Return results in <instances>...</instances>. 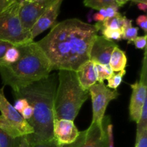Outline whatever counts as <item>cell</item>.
I'll use <instances>...</instances> for the list:
<instances>
[{
	"label": "cell",
	"mask_w": 147,
	"mask_h": 147,
	"mask_svg": "<svg viewBox=\"0 0 147 147\" xmlns=\"http://www.w3.org/2000/svg\"><path fill=\"white\" fill-rule=\"evenodd\" d=\"M18 138L11 137L0 129V147H15Z\"/></svg>",
	"instance_id": "603a6c76"
},
{
	"label": "cell",
	"mask_w": 147,
	"mask_h": 147,
	"mask_svg": "<svg viewBox=\"0 0 147 147\" xmlns=\"http://www.w3.org/2000/svg\"><path fill=\"white\" fill-rule=\"evenodd\" d=\"M83 4L86 7L98 11L110 6H118L115 0H83Z\"/></svg>",
	"instance_id": "d6986e66"
},
{
	"label": "cell",
	"mask_w": 147,
	"mask_h": 147,
	"mask_svg": "<svg viewBox=\"0 0 147 147\" xmlns=\"http://www.w3.org/2000/svg\"><path fill=\"white\" fill-rule=\"evenodd\" d=\"M20 57L16 63L0 65V76L4 86L13 93L47 77L52 72L50 61L37 42L18 46Z\"/></svg>",
	"instance_id": "3957f363"
},
{
	"label": "cell",
	"mask_w": 147,
	"mask_h": 147,
	"mask_svg": "<svg viewBox=\"0 0 147 147\" xmlns=\"http://www.w3.org/2000/svg\"><path fill=\"white\" fill-rule=\"evenodd\" d=\"M128 1H129V0H115L116 3L117 4V5L119 6V7H122V6H123L124 4H126Z\"/></svg>",
	"instance_id": "74e56055"
},
{
	"label": "cell",
	"mask_w": 147,
	"mask_h": 147,
	"mask_svg": "<svg viewBox=\"0 0 147 147\" xmlns=\"http://www.w3.org/2000/svg\"><path fill=\"white\" fill-rule=\"evenodd\" d=\"M126 20H127V18L125 16L119 14V15L116 16V17L106 18L103 22L96 23L95 26H96L98 31H100L102 29L104 28L122 30V28L124 26Z\"/></svg>",
	"instance_id": "2e32d148"
},
{
	"label": "cell",
	"mask_w": 147,
	"mask_h": 147,
	"mask_svg": "<svg viewBox=\"0 0 147 147\" xmlns=\"http://www.w3.org/2000/svg\"><path fill=\"white\" fill-rule=\"evenodd\" d=\"M16 0H0V13L7 8Z\"/></svg>",
	"instance_id": "e575fe53"
},
{
	"label": "cell",
	"mask_w": 147,
	"mask_h": 147,
	"mask_svg": "<svg viewBox=\"0 0 147 147\" xmlns=\"http://www.w3.org/2000/svg\"><path fill=\"white\" fill-rule=\"evenodd\" d=\"M136 124L137 127H136V139L143 133L144 131L147 129V98L144 100L140 116L138 121L136 122Z\"/></svg>",
	"instance_id": "ffe728a7"
},
{
	"label": "cell",
	"mask_w": 147,
	"mask_h": 147,
	"mask_svg": "<svg viewBox=\"0 0 147 147\" xmlns=\"http://www.w3.org/2000/svg\"><path fill=\"white\" fill-rule=\"evenodd\" d=\"M28 101H27L26 99L20 98L16 99L15 102H14V105L13 106V107H14V109H15L18 113H21V112L22 111L23 109H24L26 106H28Z\"/></svg>",
	"instance_id": "4316f807"
},
{
	"label": "cell",
	"mask_w": 147,
	"mask_h": 147,
	"mask_svg": "<svg viewBox=\"0 0 147 147\" xmlns=\"http://www.w3.org/2000/svg\"><path fill=\"white\" fill-rule=\"evenodd\" d=\"M53 132V138L60 146L74 142L80 133L74 121L67 119H54Z\"/></svg>",
	"instance_id": "7c38bea8"
},
{
	"label": "cell",
	"mask_w": 147,
	"mask_h": 147,
	"mask_svg": "<svg viewBox=\"0 0 147 147\" xmlns=\"http://www.w3.org/2000/svg\"><path fill=\"white\" fill-rule=\"evenodd\" d=\"M107 134L109 138V147H114L113 144V125L110 123L107 125Z\"/></svg>",
	"instance_id": "1f68e13d"
},
{
	"label": "cell",
	"mask_w": 147,
	"mask_h": 147,
	"mask_svg": "<svg viewBox=\"0 0 147 147\" xmlns=\"http://www.w3.org/2000/svg\"><path fill=\"white\" fill-rule=\"evenodd\" d=\"M11 46L14 45H12L10 44V43L7 42L0 40V60L2 58L4 53H6V51H7L9 47H11Z\"/></svg>",
	"instance_id": "d6a6232c"
},
{
	"label": "cell",
	"mask_w": 147,
	"mask_h": 147,
	"mask_svg": "<svg viewBox=\"0 0 147 147\" xmlns=\"http://www.w3.org/2000/svg\"><path fill=\"white\" fill-rule=\"evenodd\" d=\"M147 50L144 49V58L142 60V70L139 81L131 84L132 89L129 104V117L131 121L137 122L142 112L144 100L147 98Z\"/></svg>",
	"instance_id": "9c48e42d"
},
{
	"label": "cell",
	"mask_w": 147,
	"mask_h": 147,
	"mask_svg": "<svg viewBox=\"0 0 147 147\" xmlns=\"http://www.w3.org/2000/svg\"><path fill=\"white\" fill-rule=\"evenodd\" d=\"M63 1L57 0L37 19L30 30L32 40L34 41V39L37 36L54 25L60 14Z\"/></svg>",
	"instance_id": "4fadbf2b"
},
{
	"label": "cell",
	"mask_w": 147,
	"mask_h": 147,
	"mask_svg": "<svg viewBox=\"0 0 147 147\" xmlns=\"http://www.w3.org/2000/svg\"><path fill=\"white\" fill-rule=\"evenodd\" d=\"M33 108L30 105H28L27 106H26L24 109L22 110V111L21 112V116H22L23 119H25L26 121H28L29 119H30L32 118L33 115Z\"/></svg>",
	"instance_id": "4dcf8cb0"
},
{
	"label": "cell",
	"mask_w": 147,
	"mask_h": 147,
	"mask_svg": "<svg viewBox=\"0 0 147 147\" xmlns=\"http://www.w3.org/2000/svg\"><path fill=\"white\" fill-rule=\"evenodd\" d=\"M23 1H25V2H31V1H34V0H22Z\"/></svg>",
	"instance_id": "ab89813d"
},
{
	"label": "cell",
	"mask_w": 147,
	"mask_h": 147,
	"mask_svg": "<svg viewBox=\"0 0 147 147\" xmlns=\"http://www.w3.org/2000/svg\"><path fill=\"white\" fill-rule=\"evenodd\" d=\"M136 22L137 25L139 26L142 30L144 31L145 34L147 32V16L146 14H142L137 17L136 20Z\"/></svg>",
	"instance_id": "f1b7e54d"
},
{
	"label": "cell",
	"mask_w": 147,
	"mask_h": 147,
	"mask_svg": "<svg viewBox=\"0 0 147 147\" xmlns=\"http://www.w3.org/2000/svg\"><path fill=\"white\" fill-rule=\"evenodd\" d=\"M118 45L113 41L97 35L90 52V60L95 64L109 65L111 56Z\"/></svg>",
	"instance_id": "8fae6325"
},
{
	"label": "cell",
	"mask_w": 147,
	"mask_h": 147,
	"mask_svg": "<svg viewBox=\"0 0 147 147\" xmlns=\"http://www.w3.org/2000/svg\"><path fill=\"white\" fill-rule=\"evenodd\" d=\"M135 147H147V129L136 138Z\"/></svg>",
	"instance_id": "83f0119b"
},
{
	"label": "cell",
	"mask_w": 147,
	"mask_h": 147,
	"mask_svg": "<svg viewBox=\"0 0 147 147\" xmlns=\"http://www.w3.org/2000/svg\"><path fill=\"white\" fill-rule=\"evenodd\" d=\"M146 40L147 35L144 34V36H137L133 42L134 43V45L136 48L139 49V50H144L146 47Z\"/></svg>",
	"instance_id": "484cf974"
},
{
	"label": "cell",
	"mask_w": 147,
	"mask_h": 147,
	"mask_svg": "<svg viewBox=\"0 0 147 147\" xmlns=\"http://www.w3.org/2000/svg\"><path fill=\"white\" fill-rule=\"evenodd\" d=\"M102 35L105 38L110 40H122V31L120 30H112V29L104 28L101 30Z\"/></svg>",
	"instance_id": "cb8c5ba5"
},
{
	"label": "cell",
	"mask_w": 147,
	"mask_h": 147,
	"mask_svg": "<svg viewBox=\"0 0 147 147\" xmlns=\"http://www.w3.org/2000/svg\"><path fill=\"white\" fill-rule=\"evenodd\" d=\"M57 0H34L25 2L21 0L20 17L25 30H31L37 19Z\"/></svg>",
	"instance_id": "30bf717a"
},
{
	"label": "cell",
	"mask_w": 147,
	"mask_h": 147,
	"mask_svg": "<svg viewBox=\"0 0 147 147\" xmlns=\"http://www.w3.org/2000/svg\"><path fill=\"white\" fill-rule=\"evenodd\" d=\"M93 20H94L95 21L97 22H103V20H105L104 17H103V16H102L101 14H100L99 12L96 13V14H94V15H93Z\"/></svg>",
	"instance_id": "d590c367"
},
{
	"label": "cell",
	"mask_w": 147,
	"mask_h": 147,
	"mask_svg": "<svg viewBox=\"0 0 147 147\" xmlns=\"http://www.w3.org/2000/svg\"><path fill=\"white\" fill-rule=\"evenodd\" d=\"M0 129L9 136L16 139L33 134V129L27 121L7 100L4 87L0 88Z\"/></svg>",
	"instance_id": "8992f818"
},
{
	"label": "cell",
	"mask_w": 147,
	"mask_h": 147,
	"mask_svg": "<svg viewBox=\"0 0 147 147\" xmlns=\"http://www.w3.org/2000/svg\"><path fill=\"white\" fill-rule=\"evenodd\" d=\"M109 123V116H104L101 124L91 123L87 129L79 133L74 142L61 147H109L106 128Z\"/></svg>",
	"instance_id": "52a82bcc"
},
{
	"label": "cell",
	"mask_w": 147,
	"mask_h": 147,
	"mask_svg": "<svg viewBox=\"0 0 147 147\" xmlns=\"http://www.w3.org/2000/svg\"><path fill=\"white\" fill-rule=\"evenodd\" d=\"M57 84L58 76L53 73L14 92L16 98L26 99L29 105L33 108V115L27 122L34 132L26 136L30 145L54 139V105Z\"/></svg>",
	"instance_id": "7a4b0ae2"
},
{
	"label": "cell",
	"mask_w": 147,
	"mask_h": 147,
	"mask_svg": "<svg viewBox=\"0 0 147 147\" xmlns=\"http://www.w3.org/2000/svg\"><path fill=\"white\" fill-rule=\"evenodd\" d=\"M15 147H31L27 136H22L18 138V141Z\"/></svg>",
	"instance_id": "836d02e7"
},
{
	"label": "cell",
	"mask_w": 147,
	"mask_h": 147,
	"mask_svg": "<svg viewBox=\"0 0 147 147\" xmlns=\"http://www.w3.org/2000/svg\"><path fill=\"white\" fill-rule=\"evenodd\" d=\"M21 0H16L0 13V40L15 47L27 44L32 40L30 32L24 28L20 17Z\"/></svg>",
	"instance_id": "5b68a950"
},
{
	"label": "cell",
	"mask_w": 147,
	"mask_h": 147,
	"mask_svg": "<svg viewBox=\"0 0 147 147\" xmlns=\"http://www.w3.org/2000/svg\"><path fill=\"white\" fill-rule=\"evenodd\" d=\"M119 8L118 6H110L106 8L101 9L99 10L98 12L104 17L105 19L106 18H111V17H116V16L119 15L120 13L119 12Z\"/></svg>",
	"instance_id": "d4e9b609"
},
{
	"label": "cell",
	"mask_w": 147,
	"mask_h": 147,
	"mask_svg": "<svg viewBox=\"0 0 147 147\" xmlns=\"http://www.w3.org/2000/svg\"><path fill=\"white\" fill-rule=\"evenodd\" d=\"M76 74L80 86L86 90H88L92 86L98 82L96 64L90 60L82 65L76 71Z\"/></svg>",
	"instance_id": "5bb4252c"
},
{
	"label": "cell",
	"mask_w": 147,
	"mask_h": 147,
	"mask_svg": "<svg viewBox=\"0 0 147 147\" xmlns=\"http://www.w3.org/2000/svg\"><path fill=\"white\" fill-rule=\"evenodd\" d=\"M126 70H123L121 71L118 72L117 73H113L109 79H108L107 86L109 88L116 90L117 88L120 86L123 80V77L126 74Z\"/></svg>",
	"instance_id": "7402d4cb"
},
{
	"label": "cell",
	"mask_w": 147,
	"mask_h": 147,
	"mask_svg": "<svg viewBox=\"0 0 147 147\" xmlns=\"http://www.w3.org/2000/svg\"><path fill=\"white\" fill-rule=\"evenodd\" d=\"M20 57V51L17 47L11 46L4 53L2 58L0 60V65H8L13 64L18 60Z\"/></svg>",
	"instance_id": "ac0fdd59"
},
{
	"label": "cell",
	"mask_w": 147,
	"mask_h": 147,
	"mask_svg": "<svg viewBox=\"0 0 147 147\" xmlns=\"http://www.w3.org/2000/svg\"><path fill=\"white\" fill-rule=\"evenodd\" d=\"M58 84L55 98V119L74 121L89 97V91L82 88L76 71L59 70Z\"/></svg>",
	"instance_id": "277c9868"
},
{
	"label": "cell",
	"mask_w": 147,
	"mask_h": 147,
	"mask_svg": "<svg viewBox=\"0 0 147 147\" xmlns=\"http://www.w3.org/2000/svg\"><path fill=\"white\" fill-rule=\"evenodd\" d=\"M96 66L98 83H103L105 80L110 78L111 76L114 73L109 65L96 64Z\"/></svg>",
	"instance_id": "44dd1931"
},
{
	"label": "cell",
	"mask_w": 147,
	"mask_h": 147,
	"mask_svg": "<svg viewBox=\"0 0 147 147\" xmlns=\"http://www.w3.org/2000/svg\"><path fill=\"white\" fill-rule=\"evenodd\" d=\"M121 31L122 39L127 40L128 43H131L138 36L139 28L134 27L132 25V20L127 19Z\"/></svg>",
	"instance_id": "e0dca14e"
},
{
	"label": "cell",
	"mask_w": 147,
	"mask_h": 147,
	"mask_svg": "<svg viewBox=\"0 0 147 147\" xmlns=\"http://www.w3.org/2000/svg\"><path fill=\"white\" fill-rule=\"evenodd\" d=\"M137 6L139 9L144 11V12H146L147 4H146V3H139V4H137Z\"/></svg>",
	"instance_id": "8d00e7d4"
},
{
	"label": "cell",
	"mask_w": 147,
	"mask_h": 147,
	"mask_svg": "<svg viewBox=\"0 0 147 147\" xmlns=\"http://www.w3.org/2000/svg\"><path fill=\"white\" fill-rule=\"evenodd\" d=\"M93 106L92 123L101 124L105 116L106 110L111 100L119 96L117 90H111L104 83H96L89 88Z\"/></svg>",
	"instance_id": "ba28073f"
},
{
	"label": "cell",
	"mask_w": 147,
	"mask_h": 147,
	"mask_svg": "<svg viewBox=\"0 0 147 147\" xmlns=\"http://www.w3.org/2000/svg\"><path fill=\"white\" fill-rule=\"evenodd\" d=\"M31 147H61L55 142L54 139L53 140L47 141V142H42L36 143L34 144L30 145Z\"/></svg>",
	"instance_id": "f546056e"
},
{
	"label": "cell",
	"mask_w": 147,
	"mask_h": 147,
	"mask_svg": "<svg viewBox=\"0 0 147 147\" xmlns=\"http://www.w3.org/2000/svg\"><path fill=\"white\" fill-rule=\"evenodd\" d=\"M127 64V57L124 51L121 50L119 46L113 50L109 60V65L113 72H119L125 70Z\"/></svg>",
	"instance_id": "9a60e30c"
},
{
	"label": "cell",
	"mask_w": 147,
	"mask_h": 147,
	"mask_svg": "<svg viewBox=\"0 0 147 147\" xmlns=\"http://www.w3.org/2000/svg\"><path fill=\"white\" fill-rule=\"evenodd\" d=\"M130 1L134 3H136V4H139V3H146L147 4V0H130Z\"/></svg>",
	"instance_id": "f35d334b"
},
{
	"label": "cell",
	"mask_w": 147,
	"mask_h": 147,
	"mask_svg": "<svg viewBox=\"0 0 147 147\" xmlns=\"http://www.w3.org/2000/svg\"><path fill=\"white\" fill-rule=\"evenodd\" d=\"M98 32L95 24L77 18L67 19L55 24L37 43L50 61L52 71L76 72L90 60V49Z\"/></svg>",
	"instance_id": "6da1fadb"
}]
</instances>
